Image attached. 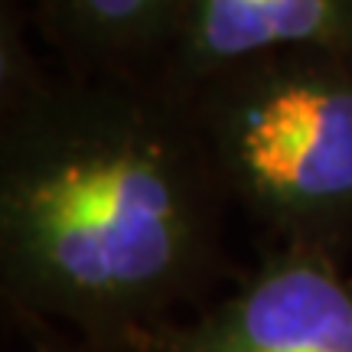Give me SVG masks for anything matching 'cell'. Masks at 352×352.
<instances>
[{
  "instance_id": "2",
  "label": "cell",
  "mask_w": 352,
  "mask_h": 352,
  "mask_svg": "<svg viewBox=\"0 0 352 352\" xmlns=\"http://www.w3.org/2000/svg\"><path fill=\"white\" fill-rule=\"evenodd\" d=\"M239 157L254 183L284 202L316 206L352 196V91H271L241 124Z\"/></svg>"
},
{
  "instance_id": "3",
  "label": "cell",
  "mask_w": 352,
  "mask_h": 352,
  "mask_svg": "<svg viewBox=\"0 0 352 352\" xmlns=\"http://www.w3.org/2000/svg\"><path fill=\"white\" fill-rule=\"evenodd\" d=\"M189 352H352V294L329 267H271L192 340Z\"/></svg>"
},
{
  "instance_id": "5",
  "label": "cell",
  "mask_w": 352,
  "mask_h": 352,
  "mask_svg": "<svg viewBox=\"0 0 352 352\" xmlns=\"http://www.w3.org/2000/svg\"><path fill=\"white\" fill-rule=\"evenodd\" d=\"M333 0H271V43H300L329 26Z\"/></svg>"
},
{
  "instance_id": "4",
  "label": "cell",
  "mask_w": 352,
  "mask_h": 352,
  "mask_svg": "<svg viewBox=\"0 0 352 352\" xmlns=\"http://www.w3.org/2000/svg\"><path fill=\"white\" fill-rule=\"evenodd\" d=\"M202 43L215 56H248L271 43V0H202Z\"/></svg>"
},
{
  "instance_id": "6",
  "label": "cell",
  "mask_w": 352,
  "mask_h": 352,
  "mask_svg": "<svg viewBox=\"0 0 352 352\" xmlns=\"http://www.w3.org/2000/svg\"><path fill=\"white\" fill-rule=\"evenodd\" d=\"M78 3H82L98 23H111V26L134 23L144 13L153 10L151 0H78Z\"/></svg>"
},
{
  "instance_id": "1",
  "label": "cell",
  "mask_w": 352,
  "mask_h": 352,
  "mask_svg": "<svg viewBox=\"0 0 352 352\" xmlns=\"http://www.w3.org/2000/svg\"><path fill=\"white\" fill-rule=\"evenodd\" d=\"M13 222L39 271L91 300H118L164 280L186 241L170 176L131 151L82 153L26 179Z\"/></svg>"
}]
</instances>
